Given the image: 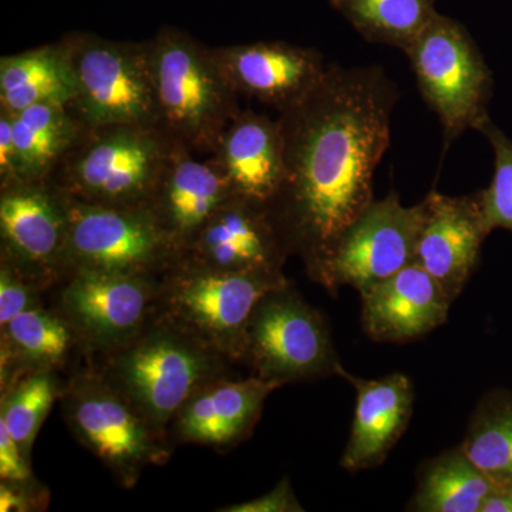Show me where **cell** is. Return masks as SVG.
<instances>
[{
	"instance_id": "obj_4",
	"label": "cell",
	"mask_w": 512,
	"mask_h": 512,
	"mask_svg": "<svg viewBox=\"0 0 512 512\" xmlns=\"http://www.w3.org/2000/svg\"><path fill=\"white\" fill-rule=\"evenodd\" d=\"M221 355L190 330L170 322L123 346L107 380L163 430L192 394L218 379Z\"/></svg>"
},
{
	"instance_id": "obj_19",
	"label": "cell",
	"mask_w": 512,
	"mask_h": 512,
	"mask_svg": "<svg viewBox=\"0 0 512 512\" xmlns=\"http://www.w3.org/2000/svg\"><path fill=\"white\" fill-rule=\"evenodd\" d=\"M339 376L356 392L355 417L340 464L348 471L380 466L412 419L413 384L403 373L366 380L350 375L343 366Z\"/></svg>"
},
{
	"instance_id": "obj_30",
	"label": "cell",
	"mask_w": 512,
	"mask_h": 512,
	"mask_svg": "<svg viewBox=\"0 0 512 512\" xmlns=\"http://www.w3.org/2000/svg\"><path fill=\"white\" fill-rule=\"evenodd\" d=\"M36 282L30 281L25 275L8 264L0 268V328L19 315V313L35 308Z\"/></svg>"
},
{
	"instance_id": "obj_6",
	"label": "cell",
	"mask_w": 512,
	"mask_h": 512,
	"mask_svg": "<svg viewBox=\"0 0 512 512\" xmlns=\"http://www.w3.org/2000/svg\"><path fill=\"white\" fill-rule=\"evenodd\" d=\"M76 82L69 109L84 127H158L148 42H114L89 33L64 37Z\"/></svg>"
},
{
	"instance_id": "obj_3",
	"label": "cell",
	"mask_w": 512,
	"mask_h": 512,
	"mask_svg": "<svg viewBox=\"0 0 512 512\" xmlns=\"http://www.w3.org/2000/svg\"><path fill=\"white\" fill-rule=\"evenodd\" d=\"M173 146L157 126L84 127L49 181L72 200L144 205Z\"/></svg>"
},
{
	"instance_id": "obj_16",
	"label": "cell",
	"mask_w": 512,
	"mask_h": 512,
	"mask_svg": "<svg viewBox=\"0 0 512 512\" xmlns=\"http://www.w3.org/2000/svg\"><path fill=\"white\" fill-rule=\"evenodd\" d=\"M288 248L265 205L232 197L177 262L212 271L282 269Z\"/></svg>"
},
{
	"instance_id": "obj_27",
	"label": "cell",
	"mask_w": 512,
	"mask_h": 512,
	"mask_svg": "<svg viewBox=\"0 0 512 512\" xmlns=\"http://www.w3.org/2000/svg\"><path fill=\"white\" fill-rule=\"evenodd\" d=\"M2 360H23L39 370H50L66 359L72 345L73 330L63 316L39 306L19 313L2 328Z\"/></svg>"
},
{
	"instance_id": "obj_11",
	"label": "cell",
	"mask_w": 512,
	"mask_h": 512,
	"mask_svg": "<svg viewBox=\"0 0 512 512\" xmlns=\"http://www.w3.org/2000/svg\"><path fill=\"white\" fill-rule=\"evenodd\" d=\"M420 221V204L404 207L390 192L346 228L312 278L329 289L352 286L362 295L414 262Z\"/></svg>"
},
{
	"instance_id": "obj_22",
	"label": "cell",
	"mask_w": 512,
	"mask_h": 512,
	"mask_svg": "<svg viewBox=\"0 0 512 512\" xmlns=\"http://www.w3.org/2000/svg\"><path fill=\"white\" fill-rule=\"evenodd\" d=\"M76 82L63 40L0 57V109L18 113L36 104L70 106Z\"/></svg>"
},
{
	"instance_id": "obj_15",
	"label": "cell",
	"mask_w": 512,
	"mask_h": 512,
	"mask_svg": "<svg viewBox=\"0 0 512 512\" xmlns=\"http://www.w3.org/2000/svg\"><path fill=\"white\" fill-rule=\"evenodd\" d=\"M421 205L414 262L423 266L454 299L460 295L480 259L488 235L480 194L450 197L431 191Z\"/></svg>"
},
{
	"instance_id": "obj_21",
	"label": "cell",
	"mask_w": 512,
	"mask_h": 512,
	"mask_svg": "<svg viewBox=\"0 0 512 512\" xmlns=\"http://www.w3.org/2000/svg\"><path fill=\"white\" fill-rule=\"evenodd\" d=\"M281 386L259 376L238 382L214 380L192 394L175 414V433L184 443L234 446L254 429L266 397Z\"/></svg>"
},
{
	"instance_id": "obj_1",
	"label": "cell",
	"mask_w": 512,
	"mask_h": 512,
	"mask_svg": "<svg viewBox=\"0 0 512 512\" xmlns=\"http://www.w3.org/2000/svg\"><path fill=\"white\" fill-rule=\"evenodd\" d=\"M397 99L382 67L332 63L308 96L279 113L285 175L268 208L289 254L301 255L311 275L375 201Z\"/></svg>"
},
{
	"instance_id": "obj_31",
	"label": "cell",
	"mask_w": 512,
	"mask_h": 512,
	"mask_svg": "<svg viewBox=\"0 0 512 512\" xmlns=\"http://www.w3.org/2000/svg\"><path fill=\"white\" fill-rule=\"evenodd\" d=\"M222 512H301L302 505L298 503L295 495L292 493L291 483L288 478H284L275 488L262 497L254 500L245 501V503L228 505L221 508Z\"/></svg>"
},
{
	"instance_id": "obj_14",
	"label": "cell",
	"mask_w": 512,
	"mask_h": 512,
	"mask_svg": "<svg viewBox=\"0 0 512 512\" xmlns=\"http://www.w3.org/2000/svg\"><path fill=\"white\" fill-rule=\"evenodd\" d=\"M212 55L238 96L278 113L308 96L329 66L318 50L285 42L212 47Z\"/></svg>"
},
{
	"instance_id": "obj_17",
	"label": "cell",
	"mask_w": 512,
	"mask_h": 512,
	"mask_svg": "<svg viewBox=\"0 0 512 512\" xmlns=\"http://www.w3.org/2000/svg\"><path fill=\"white\" fill-rule=\"evenodd\" d=\"M232 197L227 178L211 158L202 161L188 148L174 144L144 205L178 259Z\"/></svg>"
},
{
	"instance_id": "obj_24",
	"label": "cell",
	"mask_w": 512,
	"mask_h": 512,
	"mask_svg": "<svg viewBox=\"0 0 512 512\" xmlns=\"http://www.w3.org/2000/svg\"><path fill=\"white\" fill-rule=\"evenodd\" d=\"M494 483L463 447L450 448L420 471L409 505L417 512H480Z\"/></svg>"
},
{
	"instance_id": "obj_10",
	"label": "cell",
	"mask_w": 512,
	"mask_h": 512,
	"mask_svg": "<svg viewBox=\"0 0 512 512\" xmlns=\"http://www.w3.org/2000/svg\"><path fill=\"white\" fill-rule=\"evenodd\" d=\"M244 356L256 376L281 384L339 375L342 367L325 319L288 286L256 306Z\"/></svg>"
},
{
	"instance_id": "obj_29",
	"label": "cell",
	"mask_w": 512,
	"mask_h": 512,
	"mask_svg": "<svg viewBox=\"0 0 512 512\" xmlns=\"http://www.w3.org/2000/svg\"><path fill=\"white\" fill-rule=\"evenodd\" d=\"M494 150V175L490 187L478 192L481 211L488 231L512 232V140L505 136L490 117L477 128Z\"/></svg>"
},
{
	"instance_id": "obj_8",
	"label": "cell",
	"mask_w": 512,
	"mask_h": 512,
	"mask_svg": "<svg viewBox=\"0 0 512 512\" xmlns=\"http://www.w3.org/2000/svg\"><path fill=\"white\" fill-rule=\"evenodd\" d=\"M66 271L150 275L177 254L146 205H101L67 197Z\"/></svg>"
},
{
	"instance_id": "obj_20",
	"label": "cell",
	"mask_w": 512,
	"mask_h": 512,
	"mask_svg": "<svg viewBox=\"0 0 512 512\" xmlns=\"http://www.w3.org/2000/svg\"><path fill=\"white\" fill-rule=\"evenodd\" d=\"M235 197L269 207L284 183V140L278 119L241 110L210 157Z\"/></svg>"
},
{
	"instance_id": "obj_18",
	"label": "cell",
	"mask_w": 512,
	"mask_h": 512,
	"mask_svg": "<svg viewBox=\"0 0 512 512\" xmlns=\"http://www.w3.org/2000/svg\"><path fill=\"white\" fill-rule=\"evenodd\" d=\"M362 298V325L370 339L413 342L446 323L453 301L423 268L412 262Z\"/></svg>"
},
{
	"instance_id": "obj_13",
	"label": "cell",
	"mask_w": 512,
	"mask_h": 512,
	"mask_svg": "<svg viewBox=\"0 0 512 512\" xmlns=\"http://www.w3.org/2000/svg\"><path fill=\"white\" fill-rule=\"evenodd\" d=\"M154 285L150 275L73 272L60 306L76 335L96 349H121L143 329Z\"/></svg>"
},
{
	"instance_id": "obj_7",
	"label": "cell",
	"mask_w": 512,
	"mask_h": 512,
	"mask_svg": "<svg viewBox=\"0 0 512 512\" xmlns=\"http://www.w3.org/2000/svg\"><path fill=\"white\" fill-rule=\"evenodd\" d=\"M167 285L171 322L218 352L245 355L249 320L268 293L288 286L282 269L224 272L175 262Z\"/></svg>"
},
{
	"instance_id": "obj_5",
	"label": "cell",
	"mask_w": 512,
	"mask_h": 512,
	"mask_svg": "<svg viewBox=\"0 0 512 512\" xmlns=\"http://www.w3.org/2000/svg\"><path fill=\"white\" fill-rule=\"evenodd\" d=\"M403 52L421 96L439 117L447 146L490 117L493 76L460 22L437 12Z\"/></svg>"
},
{
	"instance_id": "obj_12",
	"label": "cell",
	"mask_w": 512,
	"mask_h": 512,
	"mask_svg": "<svg viewBox=\"0 0 512 512\" xmlns=\"http://www.w3.org/2000/svg\"><path fill=\"white\" fill-rule=\"evenodd\" d=\"M67 197L52 181L0 188L2 262L42 285L66 271Z\"/></svg>"
},
{
	"instance_id": "obj_9",
	"label": "cell",
	"mask_w": 512,
	"mask_h": 512,
	"mask_svg": "<svg viewBox=\"0 0 512 512\" xmlns=\"http://www.w3.org/2000/svg\"><path fill=\"white\" fill-rule=\"evenodd\" d=\"M64 417L74 436L123 484L133 485L144 468L167 460L163 430L107 379H77L64 394Z\"/></svg>"
},
{
	"instance_id": "obj_34",
	"label": "cell",
	"mask_w": 512,
	"mask_h": 512,
	"mask_svg": "<svg viewBox=\"0 0 512 512\" xmlns=\"http://www.w3.org/2000/svg\"><path fill=\"white\" fill-rule=\"evenodd\" d=\"M28 491L18 487V483L2 481L0 485V511H29L32 507Z\"/></svg>"
},
{
	"instance_id": "obj_2",
	"label": "cell",
	"mask_w": 512,
	"mask_h": 512,
	"mask_svg": "<svg viewBox=\"0 0 512 512\" xmlns=\"http://www.w3.org/2000/svg\"><path fill=\"white\" fill-rule=\"evenodd\" d=\"M158 127L174 144L212 156L238 116L239 96L212 55V47L173 28L148 40Z\"/></svg>"
},
{
	"instance_id": "obj_35",
	"label": "cell",
	"mask_w": 512,
	"mask_h": 512,
	"mask_svg": "<svg viewBox=\"0 0 512 512\" xmlns=\"http://www.w3.org/2000/svg\"><path fill=\"white\" fill-rule=\"evenodd\" d=\"M480 512H512V483L494 484Z\"/></svg>"
},
{
	"instance_id": "obj_25",
	"label": "cell",
	"mask_w": 512,
	"mask_h": 512,
	"mask_svg": "<svg viewBox=\"0 0 512 512\" xmlns=\"http://www.w3.org/2000/svg\"><path fill=\"white\" fill-rule=\"evenodd\" d=\"M367 42L406 49L436 15L434 0H330Z\"/></svg>"
},
{
	"instance_id": "obj_33",
	"label": "cell",
	"mask_w": 512,
	"mask_h": 512,
	"mask_svg": "<svg viewBox=\"0 0 512 512\" xmlns=\"http://www.w3.org/2000/svg\"><path fill=\"white\" fill-rule=\"evenodd\" d=\"M18 183L23 181L13 138L12 116L8 111L0 109V188Z\"/></svg>"
},
{
	"instance_id": "obj_28",
	"label": "cell",
	"mask_w": 512,
	"mask_h": 512,
	"mask_svg": "<svg viewBox=\"0 0 512 512\" xmlns=\"http://www.w3.org/2000/svg\"><path fill=\"white\" fill-rule=\"evenodd\" d=\"M59 393L52 373L39 370L20 380L3 399L0 423L5 424L10 436L28 458L33 441Z\"/></svg>"
},
{
	"instance_id": "obj_23",
	"label": "cell",
	"mask_w": 512,
	"mask_h": 512,
	"mask_svg": "<svg viewBox=\"0 0 512 512\" xmlns=\"http://www.w3.org/2000/svg\"><path fill=\"white\" fill-rule=\"evenodd\" d=\"M10 116L22 181L49 180L84 128L60 104H36Z\"/></svg>"
},
{
	"instance_id": "obj_32",
	"label": "cell",
	"mask_w": 512,
	"mask_h": 512,
	"mask_svg": "<svg viewBox=\"0 0 512 512\" xmlns=\"http://www.w3.org/2000/svg\"><path fill=\"white\" fill-rule=\"evenodd\" d=\"M0 477L2 481L18 484H26L32 477L29 458L25 456L22 448L2 423H0Z\"/></svg>"
},
{
	"instance_id": "obj_26",
	"label": "cell",
	"mask_w": 512,
	"mask_h": 512,
	"mask_svg": "<svg viewBox=\"0 0 512 512\" xmlns=\"http://www.w3.org/2000/svg\"><path fill=\"white\" fill-rule=\"evenodd\" d=\"M494 484L512 483V396L491 393L478 404L461 444Z\"/></svg>"
}]
</instances>
